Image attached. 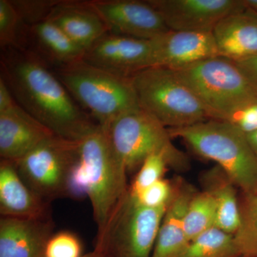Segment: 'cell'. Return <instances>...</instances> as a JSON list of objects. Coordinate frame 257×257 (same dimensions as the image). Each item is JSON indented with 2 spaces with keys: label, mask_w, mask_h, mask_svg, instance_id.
I'll return each instance as SVG.
<instances>
[{
  "label": "cell",
  "mask_w": 257,
  "mask_h": 257,
  "mask_svg": "<svg viewBox=\"0 0 257 257\" xmlns=\"http://www.w3.org/2000/svg\"><path fill=\"white\" fill-rule=\"evenodd\" d=\"M2 77L17 103L55 135L80 141L96 123L82 111L45 61L24 49H3Z\"/></svg>",
  "instance_id": "cell-1"
},
{
  "label": "cell",
  "mask_w": 257,
  "mask_h": 257,
  "mask_svg": "<svg viewBox=\"0 0 257 257\" xmlns=\"http://www.w3.org/2000/svg\"><path fill=\"white\" fill-rule=\"evenodd\" d=\"M197 156L215 162L242 194H257V159L245 134L224 121L207 119L184 127L169 128Z\"/></svg>",
  "instance_id": "cell-2"
},
{
  "label": "cell",
  "mask_w": 257,
  "mask_h": 257,
  "mask_svg": "<svg viewBox=\"0 0 257 257\" xmlns=\"http://www.w3.org/2000/svg\"><path fill=\"white\" fill-rule=\"evenodd\" d=\"M55 74L73 99L108 130L121 115L138 109L131 78H124L84 60L57 67Z\"/></svg>",
  "instance_id": "cell-3"
},
{
  "label": "cell",
  "mask_w": 257,
  "mask_h": 257,
  "mask_svg": "<svg viewBox=\"0 0 257 257\" xmlns=\"http://www.w3.org/2000/svg\"><path fill=\"white\" fill-rule=\"evenodd\" d=\"M174 71L202 103L209 119L222 120L257 101L256 94L241 69L234 61L222 56Z\"/></svg>",
  "instance_id": "cell-4"
},
{
  "label": "cell",
  "mask_w": 257,
  "mask_h": 257,
  "mask_svg": "<svg viewBox=\"0 0 257 257\" xmlns=\"http://www.w3.org/2000/svg\"><path fill=\"white\" fill-rule=\"evenodd\" d=\"M107 131L115 155L127 174L138 171L153 154H164L170 168L186 172L190 168L187 155L175 146L169 128L142 108L120 116Z\"/></svg>",
  "instance_id": "cell-5"
},
{
  "label": "cell",
  "mask_w": 257,
  "mask_h": 257,
  "mask_svg": "<svg viewBox=\"0 0 257 257\" xmlns=\"http://www.w3.org/2000/svg\"><path fill=\"white\" fill-rule=\"evenodd\" d=\"M140 108L168 128L209 119L202 103L172 69L149 67L131 77Z\"/></svg>",
  "instance_id": "cell-6"
},
{
  "label": "cell",
  "mask_w": 257,
  "mask_h": 257,
  "mask_svg": "<svg viewBox=\"0 0 257 257\" xmlns=\"http://www.w3.org/2000/svg\"><path fill=\"white\" fill-rule=\"evenodd\" d=\"M167 207H144L127 190L98 231L94 249L106 257H151Z\"/></svg>",
  "instance_id": "cell-7"
},
{
  "label": "cell",
  "mask_w": 257,
  "mask_h": 257,
  "mask_svg": "<svg viewBox=\"0 0 257 257\" xmlns=\"http://www.w3.org/2000/svg\"><path fill=\"white\" fill-rule=\"evenodd\" d=\"M79 157L87 174V197L99 231L127 192V172L115 155L107 131L99 125L80 140Z\"/></svg>",
  "instance_id": "cell-8"
},
{
  "label": "cell",
  "mask_w": 257,
  "mask_h": 257,
  "mask_svg": "<svg viewBox=\"0 0 257 257\" xmlns=\"http://www.w3.org/2000/svg\"><path fill=\"white\" fill-rule=\"evenodd\" d=\"M80 141L52 135L15 162L20 177L47 203L70 198L73 172L79 160Z\"/></svg>",
  "instance_id": "cell-9"
},
{
  "label": "cell",
  "mask_w": 257,
  "mask_h": 257,
  "mask_svg": "<svg viewBox=\"0 0 257 257\" xmlns=\"http://www.w3.org/2000/svg\"><path fill=\"white\" fill-rule=\"evenodd\" d=\"M109 33L150 40L168 31L162 17L148 0H90Z\"/></svg>",
  "instance_id": "cell-10"
},
{
  "label": "cell",
  "mask_w": 257,
  "mask_h": 257,
  "mask_svg": "<svg viewBox=\"0 0 257 257\" xmlns=\"http://www.w3.org/2000/svg\"><path fill=\"white\" fill-rule=\"evenodd\" d=\"M84 60L124 78L153 67L151 40H141L106 32L87 49Z\"/></svg>",
  "instance_id": "cell-11"
},
{
  "label": "cell",
  "mask_w": 257,
  "mask_h": 257,
  "mask_svg": "<svg viewBox=\"0 0 257 257\" xmlns=\"http://www.w3.org/2000/svg\"><path fill=\"white\" fill-rule=\"evenodd\" d=\"M173 31L212 32L228 15L246 8L244 0H148Z\"/></svg>",
  "instance_id": "cell-12"
},
{
  "label": "cell",
  "mask_w": 257,
  "mask_h": 257,
  "mask_svg": "<svg viewBox=\"0 0 257 257\" xmlns=\"http://www.w3.org/2000/svg\"><path fill=\"white\" fill-rule=\"evenodd\" d=\"M151 41L153 67L175 70L220 56L212 32L168 30Z\"/></svg>",
  "instance_id": "cell-13"
},
{
  "label": "cell",
  "mask_w": 257,
  "mask_h": 257,
  "mask_svg": "<svg viewBox=\"0 0 257 257\" xmlns=\"http://www.w3.org/2000/svg\"><path fill=\"white\" fill-rule=\"evenodd\" d=\"M54 229L51 216L42 219L1 216L0 257H45Z\"/></svg>",
  "instance_id": "cell-14"
},
{
  "label": "cell",
  "mask_w": 257,
  "mask_h": 257,
  "mask_svg": "<svg viewBox=\"0 0 257 257\" xmlns=\"http://www.w3.org/2000/svg\"><path fill=\"white\" fill-rule=\"evenodd\" d=\"M54 135L18 104H15L0 113V157L17 162Z\"/></svg>",
  "instance_id": "cell-15"
},
{
  "label": "cell",
  "mask_w": 257,
  "mask_h": 257,
  "mask_svg": "<svg viewBox=\"0 0 257 257\" xmlns=\"http://www.w3.org/2000/svg\"><path fill=\"white\" fill-rule=\"evenodd\" d=\"M174 182L175 192L162 219L151 257H179L190 243L186 235L185 216L197 191L180 177Z\"/></svg>",
  "instance_id": "cell-16"
},
{
  "label": "cell",
  "mask_w": 257,
  "mask_h": 257,
  "mask_svg": "<svg viewBox=\"0 0 257 257\" xmlns=\"http://www.w3.org/2000/svg\"><path fill=\"white\" fill-rule=\"evenodd\" d=\"M50 204L38 197L20 177L13 161L0 162L1 216L42 219L50 217Z\"/></svg>",
  "instance_id": "cell-17"
},
{
  "label": "cell",
  "mask_w": 257,
  "mask_h": 257,
  "mask_svg": "<svg viewBox=\"0 0 257 257\" xmlns=\"http://www.w3.org/2000/svg\"><path fill=\"white\" fill-rule=\"evenodd\" d=\"M212 34L222 57L237 61L257 55V13L247 6L223 18Z\"/></svg>",
  "instance_id": "cell-18"
},
{
  "label": "cell",
  "mask_w": 257,
  "mask_h": 257,
  "mask_svg": "<svg viewBox=\"0 0 257 257\" xmlns=\"http://www.w3.org/2000/svg\"><path fill=\"white\" fill-rule=\"evenodd\" d=\"M46 20L85 51L108 32L100 18L86 1L60 0Z\"/></svg>",
  "instance_id": "cell-19"
},
{
  "label": "cell",
  "mask_w": 257,
  "mask_h": 257,
  "mask_svg": "<svg viewBox=\"0 0 257 257\" xmlns=\"http://www.w3.org/2000/svg\"><path fill=\"white\" fill-rule=\"evenodd\" d=\"M200 182L203 191L209 193L215 202L216 227L234 235L241 220L239 201L234 182L216 165L203 172Z\"/></svg>",
  "instance_id": "cell-20"
},
{
  "label": "cell",
  "mask_w": 257,
  "mask_h": 257,
  "mask_svg": "<svg viewBox=\"0 0 257 257\" xmlns=\"http://www.w3.org/2000/svg\"><path fill=\"white\" fill-rule=\"evenodd\" d=\"M29 33L33 37L39 52L57 67L84 60L85 50L48 20L29 27Z\"/></svg>",
  "instance_id": "cell-21"
},
{
  "label": "cell",
  "mask_w": 257,
  "mask_h": 257,
  "mask_svg": "<svg viewBox=\"0 0 257 257\" xmlns=\"http://www.w3.org/2000/svg\"><path fill=\"white\" fill-rule=\"evenodd\" d=\"M234 235L214 227L189 243L179 257H241Z\"/></svg>",
  "instance_id": "cell-22"
},
{
  "label": "cell",
  "mask_w": 257,
  "mask_h": 257,
  "mask_svg": "<svg viewBox=\"0 0 257 257\" xmlns=\"http://www.w3.org/2000/svg\"><path fill=\"white\" fill-rule=\"evenodd\" d=\"M216 207L205 191L197 192L191 199L185 216V231L189 242L216 227Z\"/></svg>",
  "instance_id": "cell-23"
},
{
  "label": "cell",
  "mask_w": 257,
  "mask_h": 257,
  "mask_svg": "<svg viewBox=\"0 0 257 257\" xmlns=\"http://www.w3.org/2000/svg\"><path fill=\"white\" fill-rule=\"evenodd\" d=\"M241 220L234 234L241 256L257 257V194H242L239 202Z\"/></svg>",
  "instance_id": "cell-24"
},
{
  "label": "cell",
  "mask_w": 257,
  "mask_h": 257,
  "mask_svg": "<svg viewBox=\"0 0 257 257\" xmlns=\"http://www.w3.org/2000/svg\"><path fill=\"white\" fill-rule=\"evenodd\" d=\"M23 26L11 0H0V45L6 48L24 49Z\"/></svg>",
  "instance_id": "cell-25"
},
{
  "label": "cell",
  "mask_w": 257,
  "mask_h": 257,
  "mask_svg": "<svg viewBox=\"0 0 257 257\" xmlns=\"http://www.w3.org/2000/svg\"><path fill=\"white\" fill-rule=\"evenodd\" d=\"M169 168L170 167L168 159L164 154L150 155L139 169L133 184L128 187V192L133 197H136L144 189L164 179Z\"/></svg>",
  "instance_id": "cell-26"
},
{
  "label": "cell",
  "mask_w": 257,
  "mask_h": 257,
  "mask_svg": "<svg viewBox=\"0 0 257 257\" xmlns=\"http://www.w3.org/2000/svg\"><path fill=\"white\" fill-rule=\"evenodd\" d=\"M20 18L31 27L47 20L60 0H11Z\"/></svg>",
  "instance_id": "cell-27"
},
{
  "label": "cell",
  "mask_w": 257,
  "mask_h": 257,
  "mask_svg": "<svg viewBox=\"0 0 257 257\" xmlns=\"http://www.w3.org/2000/svg\"><path fill=\"white\" fill-rule=\"evenodd\" d=\"M82 245L72 231H61L53 234L45 248V257H82Z\"/></svg>",
  "instance_id": "cell-28"
},
{
  "label": "cell",
  "mask_w": 257,
  "mask_h": 257,
  "mask_svg": "<svg viewBox=\"0 0 257 257\" xmlns=\"http://www.w3.org/2000/svg\"><path fill=\"white\" fill-rule=\"evenodd\" d=\"M174 192H175L174 180L170 181L162 179L144 189L143 192L134 197L139 204L144 207L156 209V208L167 207L172 200Z\"/></svg>",
  "instance_id": "cell-29"
},
{
  "label": "cell",
  "mask_w": 257,
  "mask_h": 257,
  "mask_svg": "<svg viewBox=\"0 0 257 257\" xmlns=\"http://www.w3.org/2000/svg\"><path fill=\"white\" fill-rule=\"evenodd\" d=\"M245 134L257 130V101L246 104L225 116L222 120Z\"/></svg>",
  "instance_id": "cell-30"
},
{
  "label": "cell",
  "mask_w": 257,
  "mask_h": 257,
  "mask_svg": "<svg viewBox=\"0 0 257 257\" xmlns=\"http://www.w3.org/2000/svg\"><path fill=\"white\" fill-rule=\"evenodd\" d=\"M234 62L257 95V55Z\"/></svg>",
  "instance_id": "cell-31"
},
{
  "label": "cell",
  "mask_w": 257,
  "mask_h": 257,
  "mask_svg": "<svg viewBox=\"0 0 257 257\" xmlns=\"http://www.w3.org/2000/svg\"><path fill=\"white\" fill-rule=\"evenodd\" d=\"M18 104L4 79L0 77V113L8 110Z\"/></svg>",
  "instance_id": "cell-32"
},
{
  "label": "cell",
  "mask_w": 257,
  "mask_h": 257,
  "mask_svg": "<svg viewBox=\"0 0 257 257\" xmlns=\"http://www.w3.org/2000/svg\"><path fill=\"white\" fill-rule=\"evenodd\" d=\"M246 138L248 145L257 159V130L251 133L246 134Z\"/></svg>",
  "instance_id": "cell-33"
},
{
  "label": "cell",
  "mask_w": 257,
  "mask_h": 257,
  "mask_svg": "<svg viewBox=\"0 0 257 257\" xmlns=\"http://www.w3.org/2000/svg\"><path fill=\"white\" fill-rule=\"evenodd\" d=\"M244 3L248 8H251L257 13V0H244Z\"/></svg>",
  "instance_id": "cell-34"
},
{
  "label": "cell",
  "mask_w": 257,
  "mask_h": 257,
  "mask_svg": "<svg viewBox=\"0 0 257 257\" xmlns=\"http://www.w3.org/2000/svg\"><path fill=\"white\" fill-rule=\"evenodd\" d=\"M82 257H106L105 255L103 254L102 253L99 252V251H96L94 249V251L92 252L87 253V254L83 255Z\"/></svg>",
  "instance_id": "cell-35"
},
{
  "label": "cell",
  "mask_w": 257,
  "mask_h": 257,
  "mask_svg": "<svg viewBox=\"0 0 257 257\" xmlns=\"http://www.w3.org/2000/svg\"><path fill=\"white\" fill-rule=\"evenodd\" d=\"M241 257H245V256H241Z\"/></svg>",
  "instance_id": "cell-36"
}]
</instances>
